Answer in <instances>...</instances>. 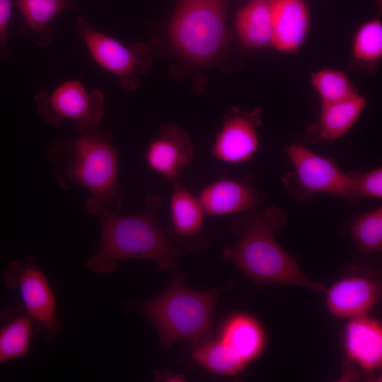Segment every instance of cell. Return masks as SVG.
Listing matches in <instances>:
<instances>
[{"label": "cell", "instance_id": "obj_16", "mask_svg": "<svg viewBox=\"0 0 382 382\" xmlns=\"http://www.w3.org/2000/svg\"><path fill=\"white\" fill-rule=\"evenodd\" d=\"M23 305L0 311V364L25 357L41 330Z\"/></svg>", "mask_w": 382, "mask_h": 382}, {"label": "cell", "instance_id": "obj_1", "mask_svg": "<svg viewBox=\"0 0 382 382\" xmlns=\"http://www.w3.org/2000/svg\"><path fill=\"white\" fill-rule=\"evenodd\" d=\"M161 203V196L151 194L142 212L119 215L96 198L88 199L85 209L98 219L101 234L96 252L85 261L86 269L110 273L117 270L119 261L130 258L153 260L159 270L178 265L184 253L158 224L156 214Z\"/></svg>", "mask_w": 382, "mask_h": 382}, {"label": "cell", "instance_id": "obj_15", "mask_svg": "<svg viewBox=\"0 0 382 382\" xmlns=\"http://www.w3.org/2000/svg\"><path fill=\"white\" fill-rule=\"evenodd\" d=\"M272 47L293 52L303 44L310 28V12L303 0H270Z\"/></svg>", "mask_w": 382, "mask_h": 382}, {"label": "cell", "instance_id": "obj_13", "mask_svg": "<svg viewBox=\"0 0 382 382\" xmlns=\"http://www.w3.org/2000/svg\"><path fill=\"white\" fill-rule=\"evenodd\" d=\"M344 347L350 362L372 373L382 365V327L366 316L350 319L344 332Z\"/></svg>", "mask_w": 382, "mask_h": 382}, {"label": "cell", "instance_id": "obj_23", "mask_svg": "<svg viewBox=\"0 0 382 382\" xmlns=\"http://www.w3.org/2000/svg\"><path fill=\"white\" fill-rule=\"evenodd\" d=\"M311 84L318 95L321 104L340 101L358 94L345 73L330 68L313 73Z\"/></svg>", "mask_w": 382, "mask_h": 382}, {"label": "cell", "instance_id": "obj_27", "mask_svg": "<svg viewBox=\"0 0 382 382\" xmlns=\"http://www.w3.org/2000/svg\"><path fill=\"white\" fill-rule=\"evenodd\" d=\"M12 12L11 0H0V50L7 42L8 28Z\"/></svg>", "mask_w": 382, "mask_h": 382}, {"label": "cell", "instance_id": "obj_4", "mask_svg": "<svg viewBox=\"0 0 382 382\" xmlns=\"http://www.w3.org/2000/svg\"><path fill=\"white\" fill-rule=\"evenodd\" d=\"M219 290L199 291L175 279L160 294L136 306L156 328L161 345L168 348L184 340L197 345L212 333Z\"/></svg>", "mask_w": 382, "mask_h": 382}, {"label": "cell", "instance_id": "obj_24", "mask_svg": "<svg viewBox=\"0 0 382 382\" xmlns=\"http://www.w3.org/2000/svg\"><path fill=\"white\" fill-rule=\"evenodd\" d=\"M349 228L352 237L359 250L364 253L381 250V207L355 216L351 221Z\"/></svg>", "mask_w": 382, "mask_h": 382}, {"label": "cell", "instance_id": "obj_2", "mask_svg": "<svg viewBox=\"0 0 382 382\" xmlns=\"http://www.w3.org/2000/svg\"><path fill=\"white\" fill-rule=\"evenodd\" d=\"M245 214L241 237L224 250V259L256 284L293 285L325 293L326 288L306 276L276 241L274 232L286 222L283 210L270 205L262 212L252 209Z\"/></svg>", "mask_w": 382, "mask_h": 382}, {"label": "cell", "instance_id": "obj_5", "mask_svg": "<svg viewBox=\"0 0 382 382\" xmlns=\"http://www.w3.org/2000/svg\"><path fill=\"white\" fill-rule=\"evenodd\" d=\"M170 36L175 50L187 60L195 64L213 61L228 40L226 0H180Z\"/></svg>", "mask_w": 382, "mask_h": 382}, {"label": "cell", "instance_id": "obj_10", "mask_svg": "<svg viewBox=\"0 0 382 382\" xmlns=\"http://www.w3.org/2000/svg\"><path fill=\"white\" fill-rule=\"evenodd\" d=\"M193 156L189 134L175 124L167 123L161 126L158 136L148 144L145 160L150 169L172 185L190 166Z\"/></svg>", "mask_w": 382, "mask_h": 382}, {"label": "cell", "instance_id": "obj_26", "mask_svg": "<svg viewBox=\"0 0 382 382\" xmlns=\"http://www.w3.org/2000/svg\"><path fill=\"white\" fill-rule=\"evenodd\" d=\"M357 197L381 199L382 197V169L377 168L368 172L348 173Z\"/></svg>", "mask_w": 382, "mask_h": 382}, {"label": "cell", "instance_id": "obj_18", "mask_svg": "<svg viewBox=\"0 0 382 382\" xmlns=\"http://www.w3.org/2000/svg\"><path fill=\"white\" fill-rule=\"evenodd\" d=\"M235 26L245 47L262 49L272 46L270 0H250L238 11Z\"/></svg>", "mask_w": 382, "mask_h": 382}, {"label": "cell", "instance_id": "obj_19", "mask_svg": "<svg viewBox=\"0 0 382 382\" xmlns=\"http://www.w3.org/2000/svg\"><path fill=\"white\" fill-rule=\"evenodd\" d=\"M366 105V99L359 93L345 100L321 104L316 126L318 140L333 141L347 133L356 123Z\"/></svg>", "mask_w": 382, "mask_h": 382}, {"label": "cell", "instance_id": "obj_14", "mask_svg": "<svg viewBox=\"0 0 382 382\" xmlns=\"http://www.w3.org/2000/svg\"><path fill=\"white\" fill-rule=\"evenodd\" d=\"M197 197L205 215L209 216L245 213L260 202V193L253 186L229 178L212 183Z\"/></svg>", "mask_w": 382, "mask_h": 382}, {"label": "cell", "instance_id": "obj_21", "mask_svg": "<svg viewBox=\"0 0 382 382\" xmlns=\"http://www.w3.org/2000/svg\"><path fill=\"white\" fill-rule=\"evenodd\" d=\"M170 216L173 232L182 238L198 235L203 226L204 211L198 197L178 181L172 184Z\"/></svg>", "mask_w": 382, "mask_h": 382}, {"label": "cell", "instance_id": "obj_6", "mask_svg": "<svg viewBox=\"0 0 382 382\" xmlns=\"http://www.w3.org/2000/svg\"><path fill=\"white\" fill-rule=\"evenodd\" d=\"M34 102L38 115L46 123L57 126L69 120L81 134L100 128L105 105L100 90L88 89L79 79L64 81L50 91L41 90Z\"/></svg>", "mask_w": 382, "mask_h": 382}, {"label": "cell", "instance_id": "obj_11", "mask_svg": "<svg viewBox=\"0 0 382 382\" xmlns=\"http://www.w3.org/2000/svg\"><path fill=\"white\" fill-rule=\"evenodd\" d=\"M329 311L335 317L353 319L366 316L379 302L378 279L366 274H350L325 291Z\"/></svg>", "mask_w": 382, "mask_h": 382}, {"label": "cell", "instance_id": "obj_12", "mask_svg": "<svg viewBox=\"0 0 382 382\" xmlns=\"http://www.w3.org/2000/svg\"><path fill=\"white\" fill-rule=\"evenodd\" d=\"M259 137L253 117L234 112L228 116L216 136L211 154L219 161L238 164L248 161L259 148Z\"/></svg>", "mask_w": 382, "mask_h": 382}, {"label": "cell", "instance_id": "obj_8", "mask_svg": "<svg viewBox=\"0 0 382 382\" xmlns=\"http://www.w3.org/2000/svg\"><path fill=\"white\" fill-rule=\"evenodd\" d=\"M76 28L93 59L115 76L122 89L134 91L140 76L150 68L149 46L139 41L125 45L91 27L83 17L77 18Z\"/></svg>", "mask_w": 382, "mask_h": 382}, {"label": "cell", "instance_id": "obj_3", "mask_svg": "<svg viewBox=\"0 0 382 382\" xmlns=\"http://www.w3.org/2000/svg\"><path fill=\"white\" fill-rule=\"evenodd\" d=\"M48 158L64 190L87 188L107 207L118 197V151L111 134L100 128L71 140H52Z\"/></svg>", "mask_w": 382, "mask_h": 382}, {"label": "cell", "instance_id": "obj_22", "mask_svg": "<svg viewBox=\"0 0 382 382\" xmlns=\"http://www.w3.org/2000/svg\"><path fill=\"white\" fill-rule=\"evenodd\" d=\"M193 358L202 367L219 375H233L247 364L221 339L209 340L196 345Z\"/></svg>", "mask_w": 382, "mask_h": 382}, {"label": "cell", "instance_id": "obj_7", "mask_svg": "<svg viewBox=\"0 0 382 382\" xmlns=\"http://www.w3.org/2000/svg\"><path fill=\"white\" fill-rule=\"evenodd\" d=\"M293 170L284 178L288 190L298 197L325 193L355 202L357 197L352 179L332 159L297 144L286 147Z\"/></svg>", "mask_w": 382, "mask_h": 382}, {"label": "cell", "instance_id": "obj_25", "mask_svg": "<svg viewBox=\"0 0 382 382\" xmlns=\"http://www.w3.org/2000/svg\"><path fill=\"white\" fill-rule=\"evenodd\" d=\"M352 57L358 61L373 62L382 56V23L373 19L359 27L353 38Z\"/></svg>", "mask_w": 382, "mask_h": 382}, {"label": "cell", "instance_id": "obj_28", "mask_svg": "<svg viewBox=\"0 0 382 382\" xmlns=\"http://www.w3.org/2000/svg\"><path fill=\"white\" fill-rule=\"evenodd\" d=\"M378 6L381 8V0H375Z\"/></svg>", "mask_w": 382, "mask_h": 382}, {"label": "cell", "instance_id": "obj_9", "mask_svg": "<svg viewBox=\"0 0 382 382\" xmlns=\"http://www.w3.org/2000/svg\"><path fill=\"white\" fill-rule=\"evenodd\" d=\"M6 286L16 291L23 306L39 323L45 340L53 341L62 328L57 315L56 297L43 270L33 256L8 262L2 273Z\"/></svg>", "mask_w": 382, "mask_h": 382}, {"label": "cell", "instance_id": "obj_20", "mask_svg": "<svg viewBox=\"0 0 382 382\" xmlns=\"http://www.w3.org/2000/svg\"><path fill=\"white\" fill-rule=\"evenodd\" d=\"M16 5L32 41L40 46L52 42L56 30L52 21L71 6L66 0H17Z\"/></svg>", "mask_w": 382, "mask_h": 382}, {"label": "cell", "instance_id": "obj_17", "mask_svg": "<svg viewBox=\"0 0 382 382\" xmlns=\"http://www.w3.org/2000/svg\"><path fill=\"white\" fill-rule=\"evenodd\" d=\"M220 339L246 364L261 355L267 342L261 324L244 313L236 314L226 320L221 328Z\"/></svg>", "mask_w": 382, "mask_h": 382}]
</instances>
